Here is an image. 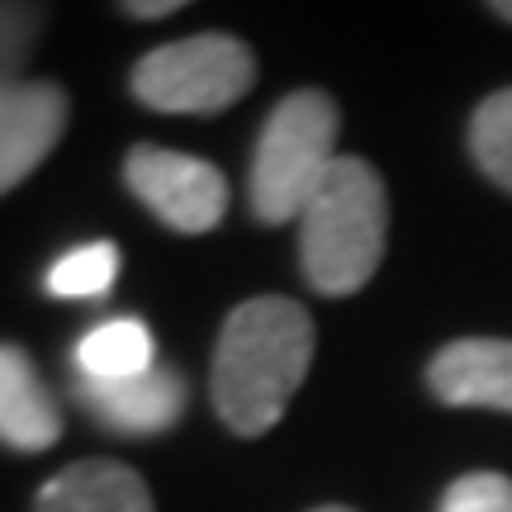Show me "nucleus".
Listing matches in <instances>:
<instances>
[{"label":"nucleus","mask_w":512,"mask_h":512,"mask_svg":"<svg viewBox=\"0 0 512 512\" xmlns=\"http://www.w3.org/2000/svg\"><path fill=\"white\" fill-rule=\"evenodd\" d=\"M313 366V318L285 294H261L228 313L214 347V413L238 437H266L285 418Z\"/></svg>","instance_id":"1"},{"label":"nucleus","mask_w":512,"mask_h":512,"mask_svg":"<svg viewBox=\"0 0 512 512\" xmlns=\"http://www.w3.org/2000/svg\"><path fill=\"white\" fill-rule=\"evenodd\" d=\"M389 238V195L366 157H337L299 214V266L309 285L328 299L356 294L384 261Z\"/></svg>","instance_id":"2"},{"label":"nucleus","mask_w":512,"mask_h":512,"mask_svg":"<svg viewBox=\"0 0 512 512\" xmlns=\"http://www.w3.org/2000/svg\"><path fill=\"white\" fill-rule=\"evenodd\" d=\"M342 114L328 91H290L261 124L252 152V214L261 223L299 219L337 162Z\"/></svg>","instance_id":"3"},{"label":"nucleus","mask_w":512,"mask_h":512,"mask_svg":"<svg viewBox=\"0 0 512 512\" xmlns=\"http://www.w3.org/2000/svg\"><path fill=\"white\" fill-rule=\"evenodd\" d=\"M256 81L252 48L233 34H190L138 57L128 86L138 105L162 114H219L238 105Z\"/></svg>","instance_id":"4"},{"label":"nucleus","mask_w":512,"mask_h":512,"mask_svg":"<svg viewBox=\"0 0 512 512\" xmlns=\"http://www.w3.org/2000/svg\"><path fill=\"white\" fill-rule=\"evenodd\" d=\"M124 181L176 233H209L228 214V181L219 166L190 152L138 143L124 157Z\"/></svg>","instance_id":"5"},{"label":"nucleus","mask_w":512,"mask_h":512,"mask_svg":"<svg viewBox=\"0 0 512 512\" xmlns=\"http://www.w3.org/2000/svg\"><path fill=\"white\" fill-rule=\"evenodd\" d=\"M72 119V100L57 81H19L0 95V195L34 176Z\"/></svg>","instance_id":"6"},{"label":"nucleus","mask_w":512,"mask_h":512,"mask_svg":"<svg viewBox=\"0 0 512 512\" xmlns=\"http://www.w3.org/2000/svg\"><path fill=\"white\" fill-rule=\"evenodd\" d=\"M76 394L86 403L100 427L124 432V437H157L171 432L185 413V380L171 366H152L133 380H114V384H95V380H76Z\"/></svg>","instance_id":"7"},{"label":"nucleus","mask_w":512,"mask_h":512,"mask_svg":"<svg viewBox=\"0 0 512 512\" xmlns=\"http://www.w3.org/2000/svg\"><path fill=\"white\" fill-rule=\"evenodd\" d=\"M427 384L451 408H498L512 413V342L460 337L441 347L427 366Z\"/></svg>","instance_id":"8"},{"label":"nucleus","mask_w":512,"mask_h":512,"mask_svg":"<svg viewBox=\"0 0 512 512\" xmlns=\"http://www.w3.org/2000/svg\"><path fill=\"white\" fill-rule=\"evenodd\" d=\"M62 437V408L29 351L0 342V441L10 451H48Z\"/></svg>","instance_id":"9"},{"label":"nucleus","mask_w":512,"mask_h":512,"mask_svg":"<svg viewBox=\"0 0 512 512\" xmlns=\"http://www.w3.org/2000/svg\"><path fill=\"white\" fill-rule=\"evenodd\" d=\"M34 512H157L138 470L119 460H81L57 470L34 498Z\"/></svg>","instance_id":"10"},{"label":"nucleus","mask_w":512,"mask_h":512,"mask_svg":"<svg viewBox=\"0 0 512 512\" xmlns=\"http://www.w3.org/2000/svg\"><path fill=\"white\" fill-rule=\"evenodd\" d=\"M72 361L81 380L95 384L133 380V375L157 366V342H152L147 323H138V318H105L76 342Z\"/></svg>","instance_id":"11"},{"label":"nucleus","mask_w":512,"mask_h":512,"mask_svg":"<svg viewBox=\"0 0 512 512\" xmlns=\"http://www.w3.org/2000/svg\"><path fill=\"white\" fill-rule=\"evenodd\" d=\"M470 152L479 171L512 195V86L494 91L470 119Z\"/></svg>","instance_id":"12"},{"label":"nucleus","mask_w":512,"mask_h":512,"mask_svg":"<svg viewBox=\"0 0 512 512\" xmlns=\"http://www.w3.org/2000/svg\"><path fill=\"white\" fill-rule=\"evenodd\" d=\"M119 275V247L114 242H86L76 252L57 256L48 271V294L57 299H100Z\"/></svg>","instance_id":"13"},{"label":"nucleus","mask_w":512,"mask_h":512,"mask_svg":"<svg viewBox=\"0 0 512 512\" xmlns=\"http://www.w3.org/2000/svg\"><path fill=\"white\" fill-rule=\"evenodd\" d=\"M43 24H48L43 5L0 0V95H10L19 86V72L34 53V43L43 38Z\"/></svg>","instance_id":"14"},{"label":"nucleus","mask_w":512,"mask_h":512,"mask_svg":"<svg viewBox=\"0 0 512 512\" xmlns=\"http://www.w3.org/2000/svg\"><path fill=\"white\" fill-rule=\"evenodd\" d=\"M441 512H512V479L498 475V470L460 475L441 494Z\"/></svg>","instance_id":"15"},{"label":"nucleus","mask_w":512,"mask_h":512,"mask_svg":"<svg viewBox=\"0 0 512 512\" xmlns=\"http://www.w3.org/2000/svg\"><path fill=\"white\" fill-rule=\"evenodd\" d=\"M181 10V0H124L119 5V15L128 19H166V15H176Z\"/></svg>","instance_id":"16"},{"label":"nucleus","mask_w":512,"mask_h":512,"mask_svg":"<svg viewBox=\"0 0 512 512\" xmlns=\"http://www.w3.org/2000/svg\"><path fill=\"white\" fill-rule=\"evenodd\" d=\"M494 15H498V19H508V24H512V0H498Z\"/></svg>","instance_id":"17"},{"label":"nucleus","mask_w":512,"mask_h":512,"mask_svg":"<svg viewBox=\"0 0 512 512\" xmlns=\"http://www.w3.org/2000/svg\"><path fill=\"white\" fill-rule=\"evenodd\" d=\"M313 512H356V508H342V503H323V508H313Z\"/></svg>","instance_id":"18"}]
</instances>
